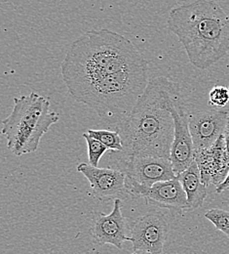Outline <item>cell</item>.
I'll return each instance as SVG.
<instances>
[{
	"mask_svg": "<svg viewBox=\"0 0 229 254\" xmlns=\"http://www.w3.org/2000/svg\"></svg>",
	"mask_w": 229,
	"mask_h": 254,
	"instance_id": "cell-22",
	"label": "cell"
},
{
	"mask_svg": "<svg viewBox=\"0 0 229 254\" xmlns=\"http://www.w3.org/2000/svg\"><path fill=\"white\" fill-rule=\"evenodd\" d=\"M83 138L86 140V143L88 146L89 164H91L92 166L98 167L99 159L102 158V156L108 149L104 145H102L99 141L91 137L87 132L83 133Z\"/></svg>",
	"mask_w": 229,
	"mask_h": 254,
	"instance_id": "cell-16",
	"label": "cell"
},
{
	"mask_svg": "<svg viewBox=\"0 0 229 254\" xmlns=\"http://www.w3.org/2000/svg\"><path fill=\"white\" fill-rule=\"evenodd\" d=\"M87 133L93 137L94 139L99 141L102 145H104L108 150L112 152H122L123 151V143L120 134L117 131L111 130H94L90 129Z\"/></svg>",
	"mask_w": 229,
	"mask_h": 254,
	"instance_id": "cell-15",
	"label": "cell"
},
{
	"mask_svg": "<svg viewBox=\"0 0 229 254\" xmlns=\"http://www.w3.org/2000/svg\"><path fill=\"white\" fill-rule=\"evenodd\" d=\"M167 25L185 49L189 62L199 69L209 68L229 51V17L215 1L176 6L170 11Z\"/></svg>",
	"mask_w": 229,
	"mask_h": 254,
	"instance_id": "cell-3",
	"label": "cell"
},
{
	"mask_svg": "<svg viewBox=\"0 0 229 254\" xmlns=\"http://www.w3.org/2000/svg\"><path fill=\"white\" fill-rule=\"evenodd\" d=\"M77 171L89 181L94 194L100 200H115L119 195L128 194L126 175L119 170L109 167L99 168L82 162L77 165Z\"/></svg>",
	"mask_w": 229,
	"mask_h": 254,
	"instance_id": "cell-12",
	"label": "cell"
},
{
	"mask_svg": "<svg viewBox=\"0 0 229 254\" xmlns=\"http://www.w3.org/2000/svg\"><path fill=\"white\" fill-rule=\"evenodd\" d=\"M224 136H225V137H229V121H228V125H227V128H226V131H225Z\"/></svg>",
	"mask_w": 229,
	"mask_h": 254,
	"instance_id": "cell-21",
	"label": "cell"
},
{
	"mask_svg": "<svg viewBox=\"0 0 229 254\" xmlns=\"http://www.w3.org/2000/svg\"><path fill=\"white\" fill-rule=\"evenodd\" d=\"M185 191L189 209L200 207L207 196V186L203 183L196 161L183 173L177 175Z\"/></svg>",
	"mask_w": 229,
	"mask_h": 254,
	"instance_id": "cell-14",
	"label": "cell"
},
{
	"mask_svg": "<svg viewBox=\"0 0 229 254\" xmlns=\"http://www.w3.org/2000/svg\"><path fill=\"white\" fill-rule=\"evenodd\" d=\"M174 119V140L171 147V162L176 175L185 171L195 160V150L189 130V116L181 99L176 101L171 110Z\"/></svg>",
	"mask_w": 229,
	"mask_h": 254,
	"instance_id": "cell-8",
	"label": "cell"
},
{
	"mask_svg": "<svg viewBox=\"0 0 229 254\" xmlns=\"http://www.w3.org/2000/svg\"><path fill=\"white\" fill-rule=\"evenodd\" d=\"M229 113L225 111H204L189 116V130L195 152L211 148L224 136Z\"/></svg>",
	"mask_w": 229,
	"mask_h": 254,
	"instance_id": "cell-11",
	"label": "cell"
},
{
	"mask_svg": "<svg viewBox=\"0 0 229 254\" xmlns=\"http://www.w3.org/2000/svg\"><path fill=\"white\" fill-rule=\"evenodd\" d=\"M229 102V90L225 86H215L209 94V104L215 107H225Z\"/></svg>",
	"mask_w": 229,
	"mask_h": 254,
	"instance_id": "cell-18",
	"label": "cell"
},
{
	"mask_svg": "<svg viewBox=\"0 0 229 254\" xmlns=\"http://www.w3.org/2000/svg\"><path fill=\"white\" fill-rule=\"evenodd\" d=\"M205 217L229 238V211L221 208H212L205 213Z\"/></svg>",
	"mask_w": 229,
	"mask_h": 254,
	"instance_id": "cell-17",
	"label": "cell"
},
{
	"mask_svg": "<svg viewBox=\"0 0 229 254\" xmlns=\"http://www.w3.org/2000/svg\"><path fill=\"white\" fill-rule=\"evenodd\" d=\"M229 175H228V177H227V179L220 185V186H218L217 188H216V191L218 192V193H221V192H223V191H225V190H229Z\"/></svg>",
	"mask_w": 229,
	"mask_h": 254,
	"instance_id": "cell-19",
	"label": "cell"
},
{
	"mask_svg": "<svg viewBox=\"0 0 229 254\" xmlns=\"http://www.w3.org/2000/svg\"><path fill=\"white\" fill-rule=\"evenodd\" d=\"M121 202L120 198L115 199L109 214L95 212L90 228L91 235L98 245H111L120 251L124 243L129 241L126 219L121 211Z\"/></svg>",
	"mask_w": 229,
	"mask_h": 254,
	"instance_id": "cell-10",
	"label": "cell"
},
{
	"mask_svg": "<svg viewBox=\"0 0 229 254\" xmlns=\"http://www.w3.org/2000/svg\"><path fill=\"white\" fill-rule=\"evenodd\" d=\"M168 233L169 225L163 213L150 210L135 221L129 242H131L135 253L161 254Z\"/></svg>",
	"mask_w": 229,
	"mask_h": 254,
	"instance_id": "cell-7",
	"label": "cell"
},
{
	"mask_svg": "<svg viewBox=\"0 0 229 254\" xmlns=\"http://www.w3.org/2000/svg\"><path fill=\"white\" fill-rule=\"evenodd\" d=\"M108 163L109 168L123 172L128 181L144 188H150L155 183L169 181L177 177L171 159L135 157L122 160H108Z\"/></svg>",
	"mask_w": 229,
	"mask_h": 254,
	"instance_id": "cell-6",
	"label": "cell"
},
{
	"mask_svg": "<svg viewBox=\"0 0 229 254\" xmlns=\"http://www.w3.org/2000/svg\"><path fill=\"white\" fill-rule=\"evenodd\" d=\"M148 65L130 39L107 29L84 32L74 40L61 68L66 87Z\"/></svg>",
	"mask_w": 229,
	"mask_h": 254,
	"instance_id": "cell-2",
	"label": "cell"
},
{
	"mask_svg": "<svg viewBox=\"0 0 229 254\" xmlns=\"http://www.w3.org/2000/svg\"><path fill=\"white\" fill-rule=\"evenodd\" d=\"M148 65L70 85V96L94 110L114 130L131 116L148 85Z\"/></svg>",
	"mask_w": 229,
	"mask_h": 254,
	"instance_id": "cell-4",
	"label": "cell"
},
{
	"mask_svg": "<svg viewBox=\"0 0 229 254\" xmlns=\"http://www.w3.org/2000/svg\"><path fill=\"white\" fill-rule=\"evenodd\" d=\"M59 120L43 96L33 92L15 98L12 113L2 122V134L8 149L16 157L34 153L43 135Z\"/></svg>",
	"mask_w": 229,
	"mask_h": 254,
	"instance_id": "cell-5",
	"label": "cell"
},
{
	"mask_svg": "<svg viewBox=\"0 0 229 254\" xmlns=\"http://www.w3.org/2000/svg\"><path fill=\"white\" fill-rule=\"evenodd\" d=\"M127 193L133 197H142L149 204L168 209H189L185 191L178 176L172 180L155 183L144 188L126 179Z\"/></svg>",
	"mask_w": 229,
	"mask_h": 254,
	"instance_id": "cell-9",
	"label": "cell"
},
{
	"mask_svg": "<svg viewBox=\"0 0 229 254\" xmlns=\"http://www.w3.org/2000/svg\"><path fill=\"white\" fill-rule=\"evenodd\" d=\"M181 96L177 85L167 77L149 79L129 119L116 128L123 143L122 152H111L108 160L135 157L170 159L174 140L172 107Z\"/></svg>",
	"mask_w": 229,
	"mask_h": 254,
	"instance_id": "cell-1",
	"label": "cell"
},
{
	"mask_svg": "<svg viewBox=\"0 0 229 254\" xmlns=\"http://www.w3.org/2000/svg\"><path fill=\"white\" fill-rule=\"evenodd\" d=\"M195 161L201 173L203 183L220 186L228 177L229 163L225 136H222L211 148L195 152Z\"/></svg>",
	"mask_w": 229,
	"mask_h": 254,
	"instance_id": "cell-13",
	"label": "cell"
},
{
	"mask_svg": "<svg viewBox=\"0 0 229 254\" xmlns=\"http://www.w3.org/2000/svg\"><path fill=\"white\" fill-rule=\"evenodd\" d=\"M225 141H226V151H227V156H228L229 163V137H225Z\"/></svg>",
	"mask_w": 229,
	"mask_h": 254,
	"instance_id": "cell-20",
	"label": "cell"
}]
</instances>
